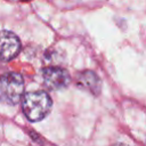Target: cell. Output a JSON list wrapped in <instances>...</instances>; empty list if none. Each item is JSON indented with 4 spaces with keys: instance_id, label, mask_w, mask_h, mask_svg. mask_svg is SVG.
Segmentation results:
<instances>
[{
    "instance_id": "4",
    "label": "cell",
    "mask_w": 146,
    "mask_h": 146,
    "mask_svg": "<svg viewBox=\"0 0 146 146\" xmlns=\"http://www.w3.org/2000/svg\"><path fill=\"white\" fill-rule=\"evenodd\" d=\"M21 41L18 36L10 31H0V60L7 62L18 55Z\"/></svg>"
},
{
    "instance_id": "6",
    "label": "cell",
    "mask_w": 146,
    "mask_h": 146,
    "mask_svg": "<svg viewBox=\"0 0 146 146\" xmlns=\"http://www.w3.org/2000/svg\"><path fill=\"white\" fill-rule=\"evenodd\" d=\"M113 146H128V145H125V144H123V143H119V144H115V145H113Z\"/></svg>"
},
{
    "instance_id": "3",
    "label": "cell",
    "mask_w": 146,
    "mask_h": 146,
    "mask_svg": "<svg viewBox=\"0 0 146 146\" xmlns=\"http://www.w3.org/2000/svg\"><path fill=\"white\" fill-rule=\"evenodd\" d=\"M44 84L51 90H60L70 84V74L66 70L57 66H50L42 70Z\"/></svg>"
},
{
    "instance_id": "2",
    "label": "cell",
    "mask_w": 146,
    "mask_h": 146,
    "mask_svg": "<svg viewBox=\"0 0 146 146\" xmlns=\"http://www.w3.org/2000/svg\"><path fill=\"white\" fill-rule=\"evenodd\" d=\"M24 79L21 74L8 72L0 76V102L6 105H16L23 97Z\"/></svg>"
},
{
    "instance_id": "5",
    "label": "cell",
    "mask_w": 146,
    "mask_h": 146,
    "mask_svg": "<svg viewBox=\"0 0 146 146\" xmlns=\"http://www.w3.org/2000/svg\"><path fill=\"white\" fill-rule=\"evenodd\" d=\"M78 86L88 90L89 92H91L92 95L97 96L100 92V88H102V82L99 80V78L97 76V74L92 71H83L79 74L78 76Z\"/></svg>"
},
{
    "instance_id": "1",
    "label": "cell",
    "mask_w": 146,
    "mask_h": 146,
    "mask_svg": "<svg viewBox=\"0 0 146 146\" xmlns=\"http://www.w3.org/2000/svg\"><path fill=\"white\" fill-rule=\"evenodd\" d=\"M51 105V98L44 91L26 92L22 99L23 113L31 122H38L44 119L49 114Z\"/></svg>"
}]
</instances>
